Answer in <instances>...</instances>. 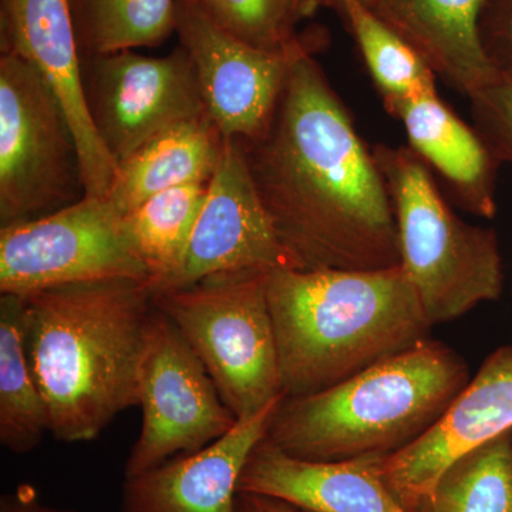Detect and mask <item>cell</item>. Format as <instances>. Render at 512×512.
Here are the masks:
<instances>
[{"label":"cell","mask_w":512,"mask_h":512,"mask_svg":"<svg viewBox=\"0 0 512 512\" xmlns=\"http://www.w3.org/2000/svg\"><path fill=\"white\" fill-rule=\"evenodd\" d=\"M238 141L276 232L303 269L400 265L393 204L372 148L313 53L293 64L264 136Z\"/></svg>","instance_id":"obj_1"},{"label":"cell","mask_w":512,"mask_h":512,"mask_svg":"<svg viewBox=\"0 0 512 512\" xmlns=\"http://www.w3.org/2000/svg\"><path fill=\"white\" fill-rule=\"evenodd\" d=\"M148 282L106 279L25 296V343L57 440L96 439L138 406L156 306Z\"/></svg>","instance_id":"obj_2"},{"label":"cell","mask_w":512,"mask_h":512,"mask_svg":"<svg viewBox=\"0 0 512 512\" xmlns=\"http://www.w3.org/2000/svg\"><path fill=\"white\" fill-rule=\"evenodd\" d=\"M268 301L284 397L330 389L429 339L433 329L402 265L275 269Z\"/></svg>","instance_id":"obj_3"},{"label":"cell","mask_w":512,"mask_h":512,"mask_svg":"<svg viewBox=\"0 0 512 512\" xmlns=\"http://www.w3.org/2000/svg\"><path fill=\"white\" fill-rule=\"evenodd\" d=\"M470 379L463 356L429 338L330 389L282 397L265 440L303 460L389 456L423 436Z\"/></svg>","instance_id":"obj_4"},{"label":"cell","mask_w":512,"mask_h":512,"mask_svg":"<svg viewBox=\"0 0 512 512\" xmlns=\"http://www.w3.org/2000/svg\"><path fill=\"white\" fill-rule=\"evenodd\" d=\"M372 154L392 200L400 265L433 326L498 301L504 269L495 229L461 220L412 147L380 143Z\"/></svg>","instance_id":"obj_5"},{"label":"cell","mask_w":512,"mask_h":512,"mask_svg":"<svg viewBox=\"0 0 512 512\" xmlns=\"http://www.w3.org/2000/svg\"><path fill=\"white\" fill-rule=\"evenodd\" d=\"M268 275L227 272L153 296L154 306L200 357L238 420L284 397Z\"/></svg>","instance_id":"obj_6"},{"label":"cell","mask_w":512,"mask_h":512,"mask_svg":"<svg viewBox=\"0 0 512 512\" xmlns=\"http://www.w3.org/2000/svg\"><path fill=\"white\" fill-rule=\"evenodd\" d=\"M84 197L72 126L32 64L0 55V227L46 217Z\"/></svg>","instance_id":"obj_7"},{"label":"cell","mask_w":512,"mask_h":512,"mask_svg":"<svg viewBox=\"0 0 512 512\" xmlns=\"http://www.w3.org/2000/svg\"><path fill=\"white\" fill-rule=\"evenodd\" d=\"M106 279H150L124 215L84 195L46 217L0 228V293H33Z\"/></svg>","instance_id":"obj_8"},{"label":"cell","mask_w":512,"mask_h":512,"mask_svg":"<svg viewBox=\"0 0 512 512\" xmlns=\"http://www.w3.org/2000/svg\"><path fill=\"white\" fill-rule=\"evenodd\" d=\"M138 399L143 424L127 458L126 477L197 453L238 423L200 357L157 308L141 359Z\"/></svg>","instance_id":"obj_9"},{"label":"cell","mask_w":512,"mask_h":512,"mask_svg":"<svg viewBox=\"0 0 512 512\" xmlns=\"http://www.w3.org/2000/svg\"><path fill=\"white\" fill-rule=\"evenodd\" d=\"M82 76L90 119L117 165L165 131L208 116L183 46L163 57L134 50L84 57Z\"/></svg>","instance_id":"obj_10"},{"label":"cell","mask_w":512,"mask_h":512,"mask_svg":"<svg viewBox=\"0 0 512 512\" xmlns=\"http://www.w3.org/2000/svg\"><path fill=\"white\" fill-rule=\"evenodd\" d=\"M175 33L190 56L205 110L224 138L254 141L271 126L293 64L323 39L302 35L285 50L258 49L215 25L194 0H177Z\"/></svg>","instance_id":"obj_11"},{"label":"cell","mask_w":512,"mask_h":512,"mask_svg":"<svg viewBox=\"0 0 512 512\" xmlns=\"http://www.w3.org/2000/svg\"><path fill=\"white\" fill-rule=\"evenodd\" d=\"M275 269L303 268L276 232L241 144L237 138H225L183 264L157 292L185 288L227 272Z\"/></svg>","instance_id":"obj_12"},{"label":"cell","mask_w":512,"mask_h":512,"mask_svg":"<svg viewBox=\"0 0 512 512\" xmlns=\"http://www.w3.org/2000/svg\"><path fill=\"white\" fill-rule=\"evenodd\" d=\"M512 430V346L485 357L446 412L409 446L384 456L387 487L414 512L458 458Z\"/></svg>","instance_id":"obj_13"},{"label":"cell","mask_w":512,"mask_h":512,"mask_svg":"<svg viewBox=\"0 0 512 512\" xmlns=\"http://www.w3.org/2000/svg\"><path fill=\"white\" fill-rule=\"evenodd\" d=\"M0 49L32 64L52 87L79 148L84 194L109 197L119 165L101 143L87 110L69 0H0Z\"/></svg>","instance_id":"obj_14"},{"label":"cell","mask_w":512,"mask_h":512,"mask_svg":"<svg viewBox=\"0 0 512 512\" xmlns=\"http://www.w3.org/2000/svg\"><path fill=\"white\" fill-rule=\"evenodd\" d=\"M281 400L197 453L126 477L121 512H237L242 471Z\"/></svg>","instance_id":"obj_15"},{"label":"cell","mask_w":512,"mask_h":512,"mask_svg":"<svg viewBox=\"0 0 512 512\" xmlns=\"http://www.w3.org/2000/svg\"><path fill=\"white\" fill-rule=\"evenodd\" d=\"M383 457L303 460L264 439L245 464L239 491L279 498L306 512H412L384 483Z\"/></svg>","instance_id":"obj_16"},{"label":"cell","mask_w":512,"mask_h":512,"mask_svg":"<svg viewBox=\"0 0 512 512\" xmlns=\"http://www.w3.org/2000/svg\"><path fill=\"white\" fill-rule=\"evenodd\" d=\"M384 109L406 128L409 146L436 170L460 207L491 220L497 214L501 164L474 126H468L439 94L383 101Z\"/></svg>","instance_id":"obj_17"},{"label":"cell","mask_w":512,"mask_h":512,"mask_svg":"<svg viewBox=\"0 0 512 512\" xmlns=\"http://www.w3.org/2000/svg\"><path fill=\"white\" fill-rule=\"evenodd\" d=\"M488 0H379L380 19L416 50L430 69L470 97L501 79L485 53L480 20Z\"/></svg>","instance_id":"obj_18"},{"label":"cell","mask_w":512,"mask_h":512,"mask_svg":"<svg viewBox=\"0 0 512 512\" xmlns=\"http://www.w3.org/2000/svg\"><path fill=\"white\" fill-rule=\"evenodd\" d=\"M224 141L208 116L171 128L119 165L107 198L124 215L160 192L207 184L220 163Z\"/></svg>","instance_id":"obj_19"},{"label":"cell","mask_w":512,"mask_h":512,"mask_svg":"<svg viewBox=\"0 0 512 512\" xmlns=\"http://www.w3.org/2000/svg\"><path fill=\"white\" fill-rule=\"evenodd\" d=\"M49 430V414L25 343V299L0 296V444L10 453L28 454Z\"/></svg>","instance_id":"obj_20"},{"label":"cell","mask_w":512,"mask_h":512,"mask_svg":"<svg viewBox=\"0 0 512 512\" xmlns=\"http://www.w3.org/2000/svg\"><path fill=\"white\" fill-rule=\"evenodd\" d=\"M207 185L160 192L124 214L128 234L147 266L151 291H160L183 264Z\"/></svg>","instance_id":"obj_21"},{"label":"cell","mask_w":512,"mask_h":512,"mask_svg":"<svg viewBox=\"0 0 512 512\" xmlns=\"http://www.w3.org/2000/svg\"><path fill=\"white\" fill-rule=\"evenodd\" d=\"M80 55L160 45L175 32L177 0H69Z\"/></svg>","instance_id":"obj_22"},{"label":"cell","mask_w":512,"mask_h":512,"mask_svg":"<svg viewBox=\"0 0 512 512\" xmlns=\"http://www.w3.org/2000/svg\"><path fill=\"white\" fill-rule=\"evenodd\" d=\"M414 512H512V430L454 461Z\"/></svg>","instance_id":"obj_23"},{"label":"cell","mask_w":512,"mask_h":512,"mask_svg":"<svg viewBox=\"0 0 512 512\" xmlns=\"http://www.w3.org/2000/svg\"><path fill=\"white\" fill-rule=\"evenodd\" d=\"M338 13L355 37L383 101L437 93L436 73L375 12L356 0H346Z\"/></svg>","instance_id":"obj_24"},{"label":"cell","mask_w":512,"mask_h":512,"mask_svg":"<svg viewBox=\"0 0 512 512\" xmlns=\"http://www.w3.org/2000/svg\"><path fill=\"white\" fill-rule=\"evenodd\" d=\"M215 25L258 49L285 50L301 39L293 0H195Z\"/></svg>","instance_id":"obj_25"},{"label":"cell","mask_w":512,"mask_h":512,"mask_svg":"<svg viewBox=\"0 0 512 512\" xmlns=\"http://www.w3.org/2000/svg\"><path fill=\"white\" fill-rule=\"evenodd\" d=\"M468 100L474 128L498 163L512 167V80L501 77Z\"/></svg>","instance_id":"obj_26"},{"label":"cell","mask_w":512,"mask_h":512,"mask_svg":"<svg viewBox=\"0 0 512 512\" xmlns=\"http://www.w3.org/2000/svg\"><path fill=\"white\" fill-rule=\"evenodd\" d=\"M480 33L488 59L501 77L512 80V0H488Z\"/></svg>","instance_id":"obj_27"},{"label":"cell","mask_w":512,"mask_h":512,"mask_svg":"<svg viewBox=\"0 0 512 512\" xmlns=\"http://www.w3.org/2000/svg\"><path fill=\"white\" fill-rule=\"evenodd\" d=\"M0 512H76L43 503L30 485H20L0 501Z\"/></svg>","instance_id":"obj_28"},{"label":"cell","mask_w":512,"mask_h":512,"mask_svg":"<svg viewBox=\"0 0 512 512\" xmlns=\"http://www.w3.org/2000/svg\"><path fill=\"white\" fill-rule=\"evenodd\" d=\"M237 512H306L296 505L269 495L242 493L237 497Z\"/></svg>","instance_id":"obj_29"},{"label":"cell","mask_w":512,"mask_h":512,"mask_svg":"<svg viewBox=\"0 0 512 512\" xmlns=\"http://www.w3.org/2000/svg\"><path fill=\"white\" fill-rule=\"evenodd\" d=\"M293 5L299 19L303 20L312 18L320 8H325V0H293Z\"/></svg>","instance_id":"obj_30"},{"label":"cell","mask_w":512,"mask_h":512,"mask_svg":"<svg viewBox=\"0 0 512 512\" xmlns=\"http://www.w3.org/2000/svg\"><path fill=\"white\" fill-rule=\"evenodd\" d=\"M343 2H346V0H325V8L339 12V9L342 8ZM356 2L362 3L363 6H366V8H369L370 10H375L379 0H356Z\"/></svg>","instance_id":"obj_31"},{"label":"cell","mask_w":512,"mask_h":512,"mask_svg":"<svg viewBox=\"0 0 512 512\" xmlns=\"http://www.w3.org/2000/svg\"><path fill=\"white\" fill-rule=\"evenodd\" d=\"M194 2H195V0H194Z\"/></svg>","instance_id":"obj_32"}]
</instances>
